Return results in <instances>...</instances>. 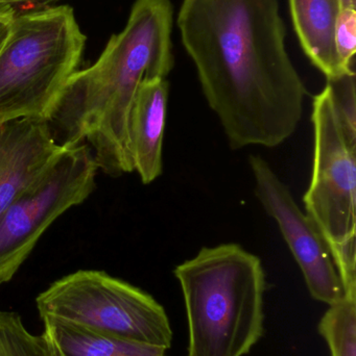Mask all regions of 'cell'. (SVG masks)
Masks as SVG:
<instances>
[{
  "label": "cell",
  "instance_id": "11",
  "mask_svg": "<svg viewBox=\"0 0 356 356\" xmlns=\"http://www.w3.org/2000/svg\"><path fill=\"white\" fill-rule=\"evenodd\" d=\"M341 0H290L295 31L311 62L327 79L344 76L336 47L334 26Z\"/></svg>",
  "mask_w": 356,
  "mask_h": 356
},
{
  "label": "cell",
  "instance_id": "8",
  "mask_svg": "<svg viewBox=\"0 0 356 356\" xmlns=\"http://www.w3.org/2000/svg\"><path fill=\"white\" fill-rule=\"evenodd\" d=\"M255 194L265 213L273 218L300 267L309 294L325 305L346 299L332 250L307 213L301 211L290 188L259 156L249 159Z\"/></svg>",
  "mask_w": 356,
  "mask_h": 356
},
{
  "label": "cell",
  "instance_id": "10",
  "mask_svg": "<svg viewBox=\"0 0 356 356\" xmlns=\"http://www.w3.org/2000/svg\"><path fill=\"white\" fill-rule=\"evenodd\" d=\"M169 94L167 79H144L132 108L130 147L134 171L144 184H152L162 175Z\"/></svg>",
  "mask_w": 356,
  "mask_h": 356
},
{
  "label": "cell",
  "instance_id": "14",
  "mask_svg": "<svg viewBox=\"0 0 356 356\" xmlns=\"http://www.w3.org/2000/svg\"><path fill=\"white\" fill-rule=\"evenodd\" d=\"M0 356H61L45 334L35 336L20 316L0 309Z\"/></svg>",
  "mask_w": 356,
  "mask_h": 356
},
{
  "label": "cell",
  "instance_id": "15",
  "mask_svg": "<svg viewBox=\"0 0 356 356\" xmlns=\"http://www.w3.org/2000/svg\"><path fill=\"white\" fill-rule=\"evenodd\" d=\"M334 47L345 74H355L356 0H341L334 26Z\"/></svg>",
  "mask_w": 356,
  "mask_h": 356
},
{
  "label": "cell",
  "instance_id": "13",
  "mask_svg": "<svg viewBox=\"0 0 356 356\" xmlns=\"http://www.w3.org/2000/svg\"><path fill=\"white\" fill-rule=\"evenodd\" d=\"M332 356H356V300L332 305L318 326Z\"/></svg>",
  "mask_w": 356,
  "mask_h": 356
},
{
  "label": "cell",
  "instance_id": "1",
  "mask_svg": "<svg viewBox=\"0 0 356 356\" xmlns=\"http://www.w3.org/2000/svg\"><path fill=\"white\" fill-rule=\"evenodd\" d=\"M177 24L232 149L277 147L294 135L307 91L278 0H183Z\"/></svg>",
  "mask_w": 356,
  "mask_h": 356
},
{
  "label": "cell",
  "instance_id": "9",
  "mask_svg": "<svg viewBox=\"0 0 356 356\" xmlns=\"http://www.w3.org/2000/svg\"><path fill=\"white\" fill-rule=\"evenodd\" d=\"M63 147L47 121L25 118L0 124V216Z\"/></svg>",
  "mask_w": 356,
  "mask_h": 356
},
{
  "label": "cell",
  "instance_id": "7",
  "mask_svg": "<svg viewBox=\"0 0 356 356\" xmlns=\"http://www.w3.org/2000/svg\"><path fill=\"white\" fill-rule=\"evenodd\" d=\"M98 167L86 143L64 146L0 216V284L10 282L44 232L96 186Z\"/></svg>",
  "mask_w": 356,
  "mask_h": 356
},
{
  "label": "cell",
  "instance_id": "12",
  "mask_svg": "<svg viewBox=\"0 0 356 356\" xmlns=\"http://www.w3.org/2000/svg\"><path fill=\"white\" fill-rule=\"evenodd\" d=\"M43 321V334L61 356H167V350L158 347L130 342L60 320Z\"/></svg>",
  "mask_w": 356,
  "mask_h": 356
},
{
  "label": "cell",
  "instance_id": "5",
  "mask_svg": "<svg viewBox=\"0 0 356 356\" xmlns=\"http://www.w3.org/2000/svg\"><path fill=\"white\" fill-rule=\"evenodd\" d=\"M314 158L305 211L332 250L347 300H356V129L341 116L330 83L314 97Z\"/></svg>",
  "mask_w": 356,
  "mask_h": 356
},
{
  "label": "cell",
  "instance_id": "3",
  "mask_svg": "<svg viewBox=\"0 0 356 356\" xmlns=\"http://www.w3.org/2000/svg\"><path fill=\"white\" fill-rule=\"evenodd\" d=\"M188 325L186 356H245L265 332V272L238 244L204 247L173 270Z\"/></svg>",
  "mask_w": 356,
  "mask_h": 356
},
{
  "label": "cell",
  "instance_id": "4",
  "mask_svg": "<svg viewBox=\"0 0 356 356\" xmlns=\"http://www.w3.org/2000/svg\"><path fill=\"white\" fill-rule=\"evenodd\" d=\"M85 45L71 6L16 13L0 50V124L48 121Z\"/></svg>",
  "mask_w": 356,
  "mask_h": 356
},
{
  "label": "cell",
  "instance_id": "18",
  "mask_svg": "<svg viewBox=\"0 0 356 356\" xmlns=\"http://www.w3.org/2000/svg\"><path fill=\"white\" fill-rule=\"evenodd\" d=\"M45 2L52 0H0V8L3 6H12L13 4L24 3V2Z\"/></svg>",
  "mask_w": 356,
  "mask_h": 356
},
{
  "label": "cell",
  "instance_id": "2",
  "mask_svg": "<svg viewBox=\"0 0 356 356\" xmlns=\"http://www.w3.org/2000/svg\"><path fill=\"white\" fill-rule=\"evenodd\" d=\"M173 24L171 0L134 2L123 31L65 86L47 121L56 144H87L98 171L109 177L134 172L132 108L144 79H167L173 70Z\"/></svg>",
  "mask_w": 356,
  "mask_h": 356
},
{
  "label": "cell",
  "instance_id": "17",
  "mask_svg": "<svg viewBox=\"0 0 356 356\" xmlns=\"http://www.w3.org/2000/svg\"><path fill=\"white\" fill-rule=\"evenodd\" d=\"M15 15H16V12L12 6L0 8V20H8V19H12Z\"/></svg>",
  "mask_w": 356,
  "mask_h": 356
},
{
  "label": "cell",
  "instance_id": "16",
  "mask_svg": "<svg viewBox=\"0 0 356 356\" xmlns=\"http://www.w3.org/2000/svg\"><path fill=\"white\" fill-rule=\"evenodd\" d=\"M13 18H14V17H13ZM12 19H8V20H0V50H1L2 46H3L6 38H8Z\"/></svg>",
  "mask_w": 356,
  "mask_h": 356
},
{
  "label": "cell",
  "instance_id": "6",
  "mask_svg": "<svg viewBox=\"0 0 356 356\" xmlns=\"http://www.w3.org/2000/svg\"><path fill=\"white\" fill-rule=\"evenodd\" d=\"M36 305L43 320H60L164 350L173 343L164 307L137 286L104 271L79 270L64 276L42 292Z\"/></svg>",
  "mask_w": 356,
  "mask_h": 356
}]
</instances>
